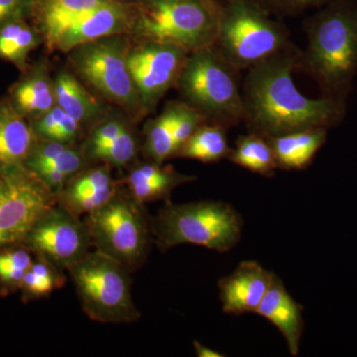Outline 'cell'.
<instances>
[{
    "label": "cell",
    "mask_w": 357,
    "mask_h": 357,
    "mask_svg": "<svg viewBox=\"0 0 357 357\" xmlns=\"http://www.w3.org/2000/svg\"><path fill=\"white\" fill-rule=\"evenodd\" d=\"M105 1L107 0H40L33 2L31 14L36 22L35 26L49 48L73 21Z\"/></svg>",
    "instance_id": "23"
},
{
    "label": "cell",
    "mask_w": 357,
    "mask_h": 357,
    "mask_svg": "<svg viewBox=\"0 0 357 357\" xmlns=\"http://www.w3.org/2000/svg\"><path fill=\"white\" fill-rule=\"evenodd\" d=\"M194 349L195 351H196L197 356L199 357H222L225 356V354H220L215 349H211L210 347H206L203 344H201L199 342H197L195 340L194 342Z\"/></svg>",
    "instance_id": "33"
},
{
    "label": "cell",
    "mask_w": 357,
    "mask_h": 357,
    "mask_svg": "<svg viewBox=\"0 0 357 357\" xmlns=\"http://www.w3.org/2000/svg\"><path fill=\"white\" fill-rule=\"evenodd\" d=\"M268 6L284 13H297L311 7L323 6L331 0H263Z\"/></svg>",
    "instance_id": "32"
},
{
    "label": "cell",
    "mask_w": 357,
    "mask_h": 357,
    "mask_svg": "<svg viewBox=\"0 0 357 357\" xmlns=\"http://www.w3.org/2000/svg\"><path fill=\"white\" fill-rule=\"evenodd\" d=\"M154 243L160 250L192 244L229 252L243 236V220L231 204L220 201L164 204L151 218Z\"/></svg>",
    "instance_id": "3"
},
{
    "label": "cell",
    "mask_w": 357,
    "mask_h": 357,
    "mask_svg": "<svg viewBox=\"0 0 357 357\" xmlns=\"http://www.w3.org/2000/svg\"><path fill=\"white\" fill-rule=\"evenodd\" d=\"M196 180L195 176L177 172L172 166L146 160L136 161L129 167L121 185L129 196L141 204L156 202L168 204L171 203V197L176 189Z\"/></svg>",
    "instance_id": "17"
},
{
    "label": "cell",
    "mask_w": 357,
    "mask_h": 357,
    "mask_svg": "<svg viewBox=\"0 0 357 357\" xmlns=\"http://www.w3.org/2000/svg\"><path fill=\"white\" fill-rule=\"evenodd\" d=\"M64 271L46 258L36 255L21 286L20 290L25 299L47 298L56 290L64 287L67 282Z\"/></svg>",
    "instance_id": "28"
},
{
    "label": "cell",
    "mask_w": 357,
    "mask_h": 357,
    "mask_svg": "<svg viewBox=\"0 0 357 357\" xmlns=\"http://www.w3.org/2000/svg\"><path fill=\"white\" fill-rule=\"evenodd\" d=\"M136 42L129 49L128 68L146 114L176 86L190 53L174 45Z\"/></svg>",
    "instance_id": "12"
},
{
    "label": "cell",
    "mask_w": 357,
    "mask_h": 357,
    "mask_svg": "<svg viewBox=\"0 0 357 357\" xmlns=\"http://www.w3.org/2000/svg\"><path fill=\"white\" fill-rule=\"evenodd\" d=\"M22 243L66 271L93 248L84 218L59 204L45 211Z\"/></svg>",
    "instance_id": "11"
},
{
    "label": "cell",
    "mask_w": 357,
    "mask_h": 357,
    "mask_svg": "<svg viewBox=\"0 0 357 357\" xmlns=\"http://www.w3.org/2000/svg\"><path fill=\"white\" fill-rule=\"evenodd\" d=\"M57 197L26 167L0 172V248L21 243Z\"/></svg>",
    "instance_id": "10"
},
{
    "label": "cell",
    "mask_w": 357,
    "mask_h": 357,
    "mask_svg": "<svg viewBox=\"0 0 357 357\" xmlns=\"http://www.w3.org/2000/svg\"><path fill=\"white\" fill-rule=\"evenodd\" d=\"M130 42L126 34L79 45L68 54L73 73L103 100L115 103L135 119L145 115L129 70Z\"/></svg>",
    "instance_id": "9"
},
{
    "label": "cell",
    "mask_w": 357,
    "mask_h": 357,
    "mask_svg": "<svg viewBox=\"0 0 357 357\" xmlns=\"http://www.w3.org/2000/svg\"><path fill=\"white\" fill-rule=\"evenodd\" d=\"M43 42V37L36 26L26 17L13 18L0 25V59L10 63L20 73L29 67L28 58Z\"/></svg>",
    "instance_id": "24"
},
{
    "label": "cell",
    "mask_w": 357,
    "mask_h": 357,
    "mask_svg": "<svg viewBox=\"0 0 357 357\" xmlns=\"http://www.w3.org/2000/svg\"><path fill=\"white\" fill-rule=\"evenodd\" d=\"M215 45L239 70L296 47L286 26L270 17L256 0H225Z\"/></svg>",
    "instance_id": "5"
},
{
    "label": "cell",
    "mask_w": 357,
    "mask_h": 357,
    "mask_svg": "<svg viewBox=\"0 0 357 357\" xmlns=\"http://www.w3.org/2000/svg\"><path fill=\"white\" fill-rule=\"evenodd\" d=\"M38 138L7 96L0 100V172L24 167Z\"/></svg>",
    "instance_id": "20"
},
{
    "label": "cell",
    "mask_w": 357,
    "mask_h": 357,
    "mask_svg": "<svg viewBox=\"0 0 357 357\" xmlns=\"http://www.w3.org/2000/svg\"><path fill=\"white\" fill-rule=\"evenodd\" d=\"M134 15L126 6L107 0L105 3L86 11L61 31L49 50L69 53L89 42L114 36L131 34Z\"/></svg>",
    "instance_id": "13"
},
{
    "label": "cell",
    "mask_w": 357,
    "mask_h": 357,
    "mask_svg": "<svg viewBox=\"0 0 357 357\" xmlns=\"http://www.w3.org/2000/svg\"><path fill=\"white\" fill-rule=\"evenodd\" d=\"M227 160L263 177L272 178L278 170L269 141L257 133L248 132L239 136Z\"/></svg>",
    "instance_id": "27"
},
{
    "label": "cell",
    "mask_w": 357,
    "mask_h": 357,
    "mask_svg": "<svg viewBox=\"0 0 357 357\" xmlns=\"http://www.w3.org/2000/svg\"><path fill=\"white\" fill-rule=\"evenodd\" d=\"M91 248L128 268L131 273L146 262L154 243L151 218L144 204L123 187L109 203L83 218Z\"/></svg>",
    "instance_id": "7"
},
{
    "label": "cell",
    "mask_w": 357,
    "mask_h": 357,
    "mask_svg": "<svg viewBox=\"0 0 357 357\" xmlns=\"http://www.w3.org/2000/svg\"><path fill=\"white\" fill-rule=\"evenodd\" d=\"M33 261L32 251L22 243L0 248V285L6 292L20 290Z\"/></svg>",
    "instance_id": "29"
},
{
    "label": "cell",
    "mask_w": 357,
    "mask_h": 357,
    "mask_svg": "<svg viewBox=\"0 0 357 357\" xmlns=\"http://www.w3.org/2000/svg\"><path fill=\"white\" fill-rule=\"evenodd\" d=\"M300 50L292 48L248 70L243 89V122L248 132L269 138L307 128L330 129L344 121L347 102L311 98L296 86Z\"/></svg>",
    "instance_id": "1"
},
{
    "label": "cell",
    "mask_w": 357,
    "mask_h": 357,
    "mask_svg": "<svg viewBox=\"0 0 357 357\" xmlns=\"http://www.w3.org/2000/svg\"><path fill=\"white\" fill-rule=\"evenodd\" d=\"M225 126L206 122L178 149L176 158L191 159L202 163H217L227 159L231 147Z\"/></svg>",
    "instance_id": "26"
},
{
    "label": "cell",
    "mask_w": 357,
    "mask_h": 357,
    "mask_svg": "<svg viewBox=\"0 0 357 357\" xmlns=\"http://www.w3.org/2000/svg\"><path fill=\"white\" fill-rule=\"evenodd\" d=\"M260 263L248 260L218 281L223 312L234 316L256 312L274 278Z\"/></svg>",
    "instance_id": "15"
},
{
    "label": "cell",
    "mask_w": 357,
    "mask_h": 357,
    "mask_svg": "<svg viewBox=\"0 0 357 357\" xmlns=\"http://www.w3.org/2000/svg\"><path fill=\"white\" fill-rule=\"evenodd\" d=\"M34 0H0V25L17 17H26L32 13Z\"/></svg>",
    "instance_id": "31"
},
{
    "label": "cell",
    "mask_w": 357,
    "mask_h": 357,
    "mask_svg": "<svg viewBox=\"0 0 357 357\" xmlns=\"http://www.w3.org/2000/svg\"><path fill=\"white\" fill-rule=\"evenodd\" d=\"M53 83L56 105L83 128L93 126L105 119L102 102L86 89L74 73L60 70L54 77Z\"/></svg>",
    "instance_id": "22"
},
{
    "label": "cell",
    "mask_w": 357,
    "mask_h": 357,
    "mask_svg": "<svg viewBox=\"0 0 357 357\" xmlns=\"http://www.w3.org/2000/svg\"><path fill=\"white\" fill-rule=\"evenodd\" d=\"M178 102H171L163 112L147 122L143 132L141 153L144 158L156 163H165L177 153L174 141V128L178 114Z\"/></svg>",
    "instance_id": "25"
},
{
    "label": "cell",
    "mask_w": 357,
    "mask_h": 357,
    "mask_svg": "<svg viewBox=\"0 0 357 357\" xmlns=\"http://www.w3.org/2000/svg\"><path fill=\"white\" fill-rule=\"evenodd\" d=\"M206 119L201 112L185 102H178V114L174 128V141L177 152ZM177 154V153H176ZM176 156V155H175Z\"/></svg>",
    "instance_id": "30"
},
{
    "label": "cell",
    "mask_w": 357,
    "mask_h": 357,
    "mask_svg": "<svg viewBox=\"0 0 357 357\" xmlns=\"http://www.w3.org/2000/svg\"><path fill=\"white\" fill-rule=\"evenodd\" d=\"M239 72L213 45L188 55L175 86L206 121L229 128L243 122Z\"/></svg>",
    "instance_id": "4"
},
{
    "label": "cell",
    "mask_w": 357,
    "mask_h": 357,
    "mask_svg": "<svg viewBox=\"0 0 357 357\" xmlns=\"http://www.w3.org/2000/svg\"><path fill=\"white\" fill-rule=\"evenodd\" d=\"M84 314L102 324H131L141 312L131 294V272L100 251H89L67 270Z\"/></svg>",
    "instance_id": "8"
},
{
    "label": "cell",
    "mask_w": 357,
    "mask_h": 357,
    "mask_svg": "<svg viewBox=\"0 0 357 357\" xmlns=\"http://www.w3.org/2000/svg\"><path fill=\"white\" fill-rule=\"evenodd\" d=\"M91 165L79 144L37 139L25 167L57 195L73 176Z\"/></svg>",
    "instance_id": "16"
},
{
    "label": "cell",
    "mask_w": 357,
    "mask_h": 357,
    "mask_svg": "<svg viewBox=\"0 0 357 357\" xmlns=\"http://www.w3.org/2000/svg\"><path fill=\"white\" fill-rule=\"evenodd\" d=\"M109 164H91L66 183L57 195V204L77 217L84 218L100 210L121 190Z\"/></svg>",
    "instance_id": "14"
},
{
    "label": "cell",
    "mask_w": 357,
    "mask_h": 357,
    "mask_svg": "<svg viewBox=\"0 0 357 357\" xmlns=\"http://www.w3.org/2000/svg\"><path fill=\"white\" fill-rule=\"evenodd\" d=\"M326 128H307L267 138L271 145L277 167L281 170L303 171L326 142Z\"/></svg>",
    "instance_id": "21"
},
{
    "label": "cell",
    "mask_w": 357,
    "mask_h": 357,
    "mask_svg": "<svg viewBox=\"0 0 357 357\" xmlns=\"http://www.w3.org/2000/svg\"><path fill=\"white\" fill-rule=\"evenodd\" d=\"M298 69L326 98L347 102L357 75V0H331L305 22Z\"/></svg>",
    "instance_id": "2"
},
{
    "label": "cell",
    "mask_w": 357,
    "mask_h": 357,
    "mask_svg": "<svg viewBox=\"0 0 357 357\" xmlns=\"http://www.w3.org/2000/svg\"><path fill=\"white\" fill-rule=\"evenodd\" d=\"M208 1H213V0H208Z\"/></svg>",
    "instance_id": "34"
},
{
    "label": "cell",
    "mask_w": 357,
    "mask_h": 357,
    "mask_svg": "<svg viewBox=\"0 0 357 357\" xmlns=\"http://www.w3.org/2000/svg\"><path fill=\"white\" fill-rule=\"evenodd\" d=\"M303 312L302 305L296 302L280 277L275 274L271 286L255 314L276 326L285 338L291 356H297L304 333Z\"/></svg>",
    "instance_id": "18"
},
{
    "label": "cell",
    "mask_w": 357,
    "mask_h": 357,
    "mask_svg": "<svg viewBox=\"0 0 357 357\" xmlns=\"http://www.w3.org/2000/svg\"><path fill=\"white\" fill-rule=\"evenodd\" d=\"M14 109L32 121L56 105L53 79L48 68L39 62L21 73L18 81L8 89L7 95Z\"/></svg>",
    "instance_id": "19"
},
{
    "label": "cell",
    "mask_w": 357,
    "mask_h": 357,
    "mask_svg": "<svg viewBox=\"0 0 357 357\" xmlns=\"http://www.w3.org/2000/svg\"><path fill=\"white\" fill-rule=\"evenodd\" d=\"M220 8L215 0H142L131 34L192 53L215 44Z\"/></svg>",
    "instance_id": "6"
}]
</instances>
